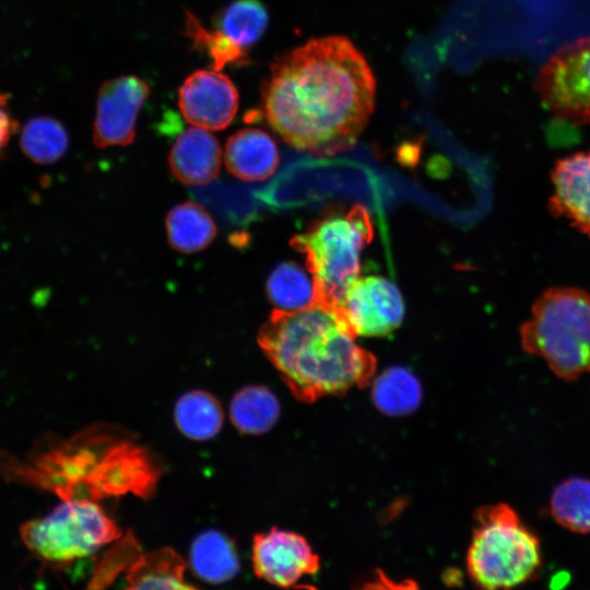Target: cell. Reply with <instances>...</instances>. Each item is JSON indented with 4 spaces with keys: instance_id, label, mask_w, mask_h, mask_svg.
I'll list each match as a JSON object with an SVG mask.
<instances>
[{
    "instance_id": "e0dca14e",
    "label": "cell",
    "mask_w": 590,
    "mask_h": 590,
    "mask_svg": "<svg viewBox=\"0 0 590 590\" xmlns=\"http://www.w3.org/2000/svg\"><path fill=\"white\" fill-rule=\"evenodd\" d=\"M190 564L194 573L211 583L231 580L239 570L235 545L216 530L199 534L191 544Z\"/></svg>"
},
{
    "instance_id": "484cf974",
    "label": "cell",
    "mask_w": 590,
    "mask_h": 590,
    "mask_svg": "<svg viewBox=\"0 0 590 590\" xmlns=\"http://www.w3.org/2000/svg\"><path fill=\"white\" fill-rule=\"evenodd\" d=\"M373 396L384 412L404 414L418 404L421 386L409 370L392 367L376 379Z\"/></svg>"
},
{
    "instance_id": "5bb4252c",
    "label": "cell",
    "mask_w": 590,
    "mask_h": 590,
    "mask_svg": "<svg viewBox=\"0 0 590 590\" xmlns=\"http://www.w3.org/2000/svg\"><path fill=\"white\" fill-rule=\"evenodd\" d=\"M221 161L217 139L206 129L197 126L179 134L168 157L172 174L190 186L211 182L220 172Z\"/></svg>"
},
{
    "instance_id": "ba28073f",
    "label": "cell",
    "mask_w": 590,
    "mask_h": 590,
    "mask_svg": "<svg viewBox=\"0 0 590 590\" xmlns=\"http://www.w3.org/2000/svg\"><path fill=\"white\" fill-rule=\"evenodd\" d=\"M535 88L556 118L590 125V36L557 49L539 70Z\"/></svg>"
},
{
    "instance_id": "3957f363",
    "label": "cell",
    "mask_w": 590,
    "mask_h": 590,
    "mask_svg": "<svg viewBox=\"0 0 590 590\" xmlns=\"http://www.w3.org/2000/svg\"><path fill=\"white\" fill-rule=\"evenodd\" d=\"M45 484L63 499L153 494L161 471L153 457L118 428L97 425L43 460Z\"/></svg>"
},
{
    "instance_id": "7c38bea8",
    "label": "cell",
    "mask_w": 590,
    "mask_h": 590,
    "mask_svg": "<svg viewBox=\"0 0 590 590\" xmlns=\"http://www.w3.org/2000/svg\"><path fill=\"white\" fill-rule=\"evenodd\" d=\"M239 96L233 81L217 70H197L186 78L178 93V106L191 125L222 130L238 110Z\"/></svg>"
},
{
    "instance_id": "2e32d148",
    "label": "cell",
    "mask_w": 590,
    "mask_h": 590,
    "mask_svg": "<svg viewBox=\"0 0 590 590\" xmlns=\"http://www.w3.org/2000/svg\"><path fill=\"white\" fill-rule=\"evenodd\" d=\"M185 560L170 547L149 552L128 568V589H192L185 580Z\"/></svg>"
},
{
    "instance_id": "44dd1931",
    "label": "cell",
    "mask_w": 590,
    "mask_h": 590,
    "mask_svg": "<svg viewBox=\"0 0 590 590\" xmlns=\"http://www.w3.org/2000/svg\"><path fill=\"white\" fill-rule=\"evenodd\" d=\"M213 24L248 51L266 33L269 13L260 0H235L215 14Z\"/></svg>"
},
{
    "instance_id": "52a82bcc",
    "label": "cell",
    "mask_w": 590,
    "mask_h": 590,
    "mask_svg": "<svg viewBox=\"0 0 590 590\" xmlns=\"http://www.w3.org/2000/svg\"><path fill=\"white\" fill-rule=\"evenodd\" d=\"M119 536V527L94 500L80 498L64 499L21 528L25 546L50 564H71Z\"/></svg>"
},
{
    "instance_id": "9c48e42d",
    "label": "cell",
    "mask_w": 590,
    "mask_h": 590,
    "mask_svg": "<svg viewBox=\"0 0 590 590\" xmlns=\"http://www.w3.org/2000/svg\"><path fill=\"white\" fill-rule=\"evenodd\" d=\"M149 94L148 83L137 75H121L104 82L96 99L94 144L98 148L130 144Z\"/></svg>"
},
{
    "instance_id": "cb8c5ba5",
    "label": "cell",
    "mask_w": 590,
    "mask_h": 590,
    "mask_svg": "<svg viewBox=\"0 0 590 590\" xmlns=\"http://www.w3.org/2000/svg\"><path fill=\"white\" fill-rule=\"evenodd\" d=\"M268 297L281 310H298L316 300L312 278L294 262H282L267 281Z\"/></svg>"
},
{
    "instance_id": "d6986e66",
    "label": "cell",
    "mask_w": 590,
    "mask_h": 590,
    "mask_svg": "<svg viewBox=\"0 0 590 590\" xmlns=\"http://www.w3.org/2000/svg\"><path fill=\"white\" fill-rule=\"evenodd\" d=\"M174 417L180 433L193 440L214 437L223 424V411L219 401L202 390L182 394L176 402Z\"/></svg>"
},
{
    "instance_id": "4316f807",
    "label": "cell",
    "mask_w": 590,
    "mask_h": 590,
    "mask_svg": "<svg viewBox=\"0 0 590 590\" xmlns=\"http://www.w3.org/2000/svg\"><path fill=\"white\" fill-rule=\"evenodd\" d=\"M196 194L234 223L240 224L249 216L247 196L240 187L213 184L206 189L199 190Z\"/></svg>"
},
{
    "instance_id": "9a60e30c",
    "label": "cell",
    "mask_w": 590,
    "mask_h": 590,
    "mask_svg": "<svg viewBox=\"0 0 590 590\" xmlns=\"http://www.w3.org/2000/svg\"><path fill=\"white\" fill-rule=\"evenodd\" d=\"M279 149L273 138L262 129L244 128L228 138L224 161L235 177L257 181L269 178L276 169Z\"/></svg>"
},
{
    "instance_id": "8fae6325",
    "label": "cell",
    "mask_w": 590,
    "mask_h": 590,
    "mask_svg": "<svg viewBox=\"0 0 590 590\" xmlns=\"http://www.w3.org/2000/svg\"><path fill=\"white\" fill-rule=\"evenodd\" d=\"M253 569L279 587H291L319 568V558L306 539L295 532L271 529L253 538Z\"/></svg>"
},
{
    "instance_id": "7a4b0ae2",
    "label": "cell",
    "mask_w": 590,
    "mask_h": 590,
    "mask_svg": "<svg viewBox=\"0 0 590 590\" xmlns=\"http://www.w3.org/2000/svg\"><path fill=\"white\" fill-rule=\"evenodd\" d=\"M341 310L322 303L298 310L275 309L258 343L292 393L312 402L365 386L376 369Z\"/></svg>"
},
{
    "instance_id": "ac0fdd59",
    "label": "cell",
    "mask_w": 590,
    "mask_h": 590,
    "mask_svg": "<svg viewBox=\"0 0 590 590\" xmlns=\"http://www.w3.org/2000/svg\"><path fill=\"white\" fill-rule=\"evenodd\" d=\"M166 231L170 246L185 253L206 248L216 235L210 214L193 202L180 203L169 211Z\"/></svg>"
},
{
    "instance_id": "ffe728a7",
    "label": "cell",
    "mask_w": 590,
    "mask_h": 590,
    "mask_svg": "<svg viewBox=\"0 0 590 590\" xmlns=\"http://www.w3.org/2000/svg\"><path fill=\"white\" fill-rule=\"evenodd\" d=\"M233 424L245 434L268 432L278 421L280 404L266 387L248 386L237 391L229 405Z\"/></svg>"
},
{
    "instance_id": "30bf717a",
    "label": "cell",
    "mask_w": 590,
    "mask_h": 590,
    "mask_svg": "<svg viewBox=\"0 0 590 590\" xmlns=\"http://www.w3.org/2000/svg\"><path fill=\"white\" fill-rule=\"evenodd\" d=\"M339 309L356 337L387 335L400 326L404 315L399 288L382 276L358 278Z\"/></svg>"
},
{
    "instance_id": "8992f818",
    "label": "cell",
    "mask_w": 590,
    "mask_h": 590,
    "mask_svg": "<svg viewBox=\"0 0 590 590\" xmlns=\"http://www.w3.org/2000/svg\"><path fill=\"white\" fill-rule=\"evenodd\" d=\"M371 237L369 213L355 205L344 214L320 220L292 239V246L305 256L315 285V302L340 308L347 290L358 279L361 252Z\"/></svg>"
},
{
    "instance_id": "277c9868",
    "label": "cell",
    "mask_w": 590,
    "mask_h": 590,
    "mask_svg": "<svg viewBox=\"0 0 590 590\" xmlns=\"http://www.w3.org/2000/svg\"><path fill=\"white\" fill-rule=\"evenodd\" d=\"M522 350L546 363L560 379L590 374V294L575 286H552L533 303L519 328Z\"/></svg>"
},
{
    "instance_id": "83f0119b",
    "label": "cell",
    "mask_w": 590,
    "mask_h": 590,
    "mask_svg": "<svg viewBox=\"0 0 590 590\" xmlns=\"http://www.w3.org/2000/svg\"><path fill=\"white\" fill-rule=\"evenodd\" d=\"M17 129V121L13 118L9 108V95L0 91V156Z\"/></svg>"
},
{
    "instance_id": "7402d4cb",
    "label": "cell",
    "mask_w": 590,
    "mask_h": 590,
    "mask_svg": "<svg viewBox=\"0 0 590 590\" xmlns=\"http://www.w3.org/2000/svg\"><path fill=\"white\" fill-rule=\"evenodd\" d=\"M550 514L571 532L590 533V479L573 476L560 482L551 495Z\"/></svg>"
},
{
    "instance_id": "d4e9b609",
    "label": "cell",
    "mask_w": 590,
    "mask_h": 590,
    "mask_svg": "<svg viewBox=\"0 0 590 590\" xmlns=\"http://www.w3.org/2000/svg\"><path fill=\"white\" fill-rule=\"evenodd\" d=\"M185 34L190 38L193 48L210 59L214 70L221 71L227 66L248 63V54L245 49L220 30L204 27L190 11H187L185 16Z\"/></svg>"
},
{
    "instance_id": "4fadbf2b",
    "label": "cell",
    "mask_w": 590,
    "mask_h": 590,
    "mask_svg": "<svg viewBox=\"0 0 590 590\" xmlns=\"http://www.w3.org/2000/svg\"><path fill=\"white\" fill-rule=\"evenodd\" d=\"M547 211L590 239V151L557 160L551 170Z\"/></svg>"
},
{
    "instance_id": "6da1fadb",
    "label": "cell",
    "mask_w": 590,
    "mask_h": 590,
    "mask_svg": "<svg viewBox=\"0 0 590 590\" xmlns=\"http://www.w3.org/2000/svg\"><path fill=\"white\" fill-rule=\"evenodd\" d=\"M376 81L364 55L345 36L312 38L271 66L262 109L288 145L317 155L351 149L375 105Z\"/></svg>"
},
{
    "instance_id": "5b68a950",
    "label": "cell",
    "mask_w": 590,
    "mask_h": 590,
    "mask_svg": "<svg viewBox=\"0 0 590 590\" xmlns=\"http://www.w3.org/2000/svg\"><path fill=\"white\" fill-rule=\"evenodd\" d=\"M475 520L467 567L477 586L510 589L536 577L542 565L540 539L512 507L485 506Z\"/></svg>"
},
{
    "instance_id": "603a6c76",
    "label": "cell",
    "mask_w": 590,
    "mask_h": 590,
    "mask_svg": "<svg viewBox=\"0 0 590 590\" xmlns=\"http://www.w3.org/2000/svg\"><path fill=\"white\" fill-rule=\"evenodd\" d=\"M20 145L31 161L51 164L67 152L69 134L59 120L47 116L34 117L24 125Z\"/></svg>"
}]
</instances>
